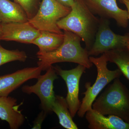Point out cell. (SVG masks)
<instances>
[{
  "label": "cell",
  "instance_id": "6da1fadb",
  "mask_svg": "<svg viewBox=\"0 0 129 129\" xmlns=\"http://www.w3.org/2000/svg\"><path fill=\"white\" fill-rule=\"evenodd\" d=\"M71 11L58 21L60 29L73 32L84 42L85 48L89 50L94 44L100 22L90 11L84 0H75Z\"/></svg>",
  "mask_w": 129,
  "mask_h": 129
},
{
  "label": "cell",
  "instance_id": "7a4b0ae2",
  "mask_svg": "<svg viewBox=\"0 0 129 129\" xmlns=\"http://www.w3.org/2000/svg\"><path fill=\"white\" fill-rule=\"evenodd\" d=\"M63 31V42L56 50L46 53L37 52L38 66L42 71H46L54 63L70 62L90 68L93 63L90 61L88 50L81 46L80 37L73 32Z\"/></svg>",
  "mask_w": 129,
  "mask_h": 129
},
{
  "label": "cell",
  "instance_id": "3957f363",
  "mask_svg": "<svg viewBox=\"0 0 129 129\" xmlns=\"http://www.w3.org/2000/svg\"><path fill=\"white\" fill-rule=\"evenodd\" d=\"M119 78L114 80L95 99L92 109L103 115H114L129 123V90Z\"/></svg>",
  "mask_w": 129,
  "mask_h": 129
},
{
  "label": "cell",
  "instance_id": "277c9868",
  "mask_svg": "<svg viewBox=\"0 0 129 129\" xmlns=\"http://www.w3.org/2000/svg\"><path fill=\"white\" fill-rule=\"evenodd\" d=\"M90 61L94 64L97 71L96 80L94 84L91 86V83H86V90L83 92L84 97L81 102L80 107L77 113L79 117L82 118L86 113L92 109L93 102L100 92L109 83L114 79L119 78L122 73L119 69L109 70L107 68V58L104 53L99 57L90 56Z\"/></svg>",
  "mask_w": 129,
  "mask_h": 129
},
{
  "label": "cell",
  "instance_id": "5b68a950",
  "mask_svg": "<svg viewBox=\"0 0 129 129\" xmlns=\"http://www.w3.org/2000/svg\"><path fill=\"white\" fill-rule=\"evenodd\" d=\"M71 11V8L64 6L56 0H41L37 13L28 22L38 30L62 34L57 22Z\"/></svg>",
  "mask_w": 129,
  "mask_h": 129
},
{
  "label": "cell",
  "instance_id": "8992f818",
  "mask_svg": "<svg viewBox=\"0 0 129 129\" xmlns=\"http://www.w3.org/2000/svg\"><path fill=\"white\" fill-rule=\"evenodd\" d=\"M129 43V32L123 35L115 34L110 28L109 19L100 18L94 42L88 54L98 56L111 50L127 47Z\"/></svg>",
  "mask_w": 129,
  "mask_h": 129
},
{
  "label": "cell",
  "instance_id": "52a82bcc",
  "mask_svg": "<svg viewBox=\"0 0 129 129\" xmlns=\"http://www.w3.org/2000/svg\"><path fill=\"white\" fill-rule=\"evenodd\" d=\"M54 67L51 66L43 75H41L37 78V83L34 85H24L22 88L25 94H35L41 101V107L47 114L52 112V107L55 96L53 91V82L58 78Z\"/></svg>",
  "mask_w": 129,
  "mask_h": 129
},
{
  "label": "cell",
  "instance_id": "ba28073f",
  "mask_svg": "<svg viewBox=\"0 0 129 129\" xmlns=\"http://www.w3.org/2000/svg\"><path fill=\"white\" fill-rule=\"evenodd\" d=\"M54 68L57 75L62 78L67 85L68 93L65 99L71 115L74 117L80 106L79 98L80 81L86 68L78 64L76 68L69 70H63L58 66Z\"/></svg>",
  "mask_w": 129,
  "mask_h": 129
},
{
  "label": "cell",
  "instance_id": "9c48e42d",
  "mask_svg": "<svg viewBox=\"0 0 129 129\" xmlns=\"http://www.w3.org/2000/svg\"><path fill=\"white\" fill-rule=\"evenodd\" d=\"M85 3L93 14L100 18L113 19L118 25L127 27L128 14L127 10H123L118 6L117 0H84Z\"/></svg>",
  "mask_w": 129,
  "mask_h": 129
},
{
  "label": "cell",
  "instance_id": "30bf717a",
  "mask_svg": "<svg viewBox=\"0 0 129 129\" xmlns=\"http://www.w3.org/2000/svg\"><path fill=\"white\" fill-rule=\"evenodd\" d=\"M40 34V30L32 26L28 21L2 23L1 40L31 44Z\"/></svg>",
  "mask_w": 129,
  "mask_h": 129
},
{
  "label": "cell",
  "instance_id": "8fae6325",
  "mask_svg": "<svg viewBox=\"0 0 129 129\" xmlns=\"http://www.w3.org/2000/svg\"><path fill=\"white\" fill-rule=\"evenodd\" d=\"M42 71L41 68L38 66L25 68L12 73L0 76V97L8 96L26 81L37 79Z\"/></svg>",
  "mask_w": 129,
  "mask_h": 129
},
{
  "label": "cell",
  "instance_id": "7c38bea8",
  "mask_svg": "<svg viewBox=\"0 0 129 129\" xmlns=\"http://www.w3.org/2000/svg\"><path fill=\"white\" fill-rule=\"evenodd\" d=\"M16 98L0 97V119L8 123L11 129H18L23 124L25 117L19 109L23 104H18Z\"/></svg>",
  "mask_w": 129,
  "mask_h": 129
},
{
  "label": "cell",
  "instance_id": "4fadbf2b",
  "mask_svg": "<svg viewBox=\"0 0 129 129\" xmlns=\"http://www.w3.org/2000/svg\"><path fill=\"white\" fill-rule=\"evenodd\" d=\"M85 115L90 129H129V123L115 115L106 116L92 109Z\"/></svg>",
  "mask_w": 129,
  "mask_h": 129
},
{
  "label": "cell",
  "instance_id": "5bb4252c",
  "mask_svg": "<svg viewBox=\"0 0 129 129\" xmlns=\"http://www.w3.org/2000/svg\"><path fill=\"white\" fill-rule=\"evenodd\" d=\"M28 21L25 11L19 4L9 0H0L1 23L26 22Z\"/></svg>",
  "mask_w": 129,
  "mask_h": 129
},
{
  "label": "cell",
  "instance_id": "9a60e30c",
  "mask_svg": "<svg viewBox=\"0 0 129 129\" xmlns=\"http://www.w3.org/2000/svg\"><path fill=\"white\" fill-rule=\"evenodd\" d=\"M40 35L32 42V44L38 47V53H44L55 50L62 45L64 34L49 31L40 30Z\"/></svg>",
  "mask_w": 129,
  "mask_h": 129
},
{
  "label": "cell",
  "instance_id": "2e32d148",
  "mask_svg": "<svg viewBox=\"0 0 129 129\" xmlns=\"http://www.w3.org/2000/svg\"><path fill=\"white\" fill-rule=\"evenodd\" d=\"M52 112L56 114L59 123L67 129H78L77 125L73 119L66 99L60 95H56L52 107Z\"/></svg>",
  "mask_w": 129,
  "mask_h": 129
},
{
  "label": "cell",
  "instance_id": "e0dca14e",
  "mask_svg": "<svg viewBox=\"0 0 129 129\" xmlns=\"http://www.w3.org/2000/svg\"><path fill=\"white\" fill-rule=\"evenodd\" d=\"M108 62L117 66L122 74L129 81V50L127 47L111 50L105 52Z\"/></svg>",
  "mask_w": 129,
  "mask_h": 129
},
{
  "label": "cell",
  "instance_id": "ac0fdd59",
  "mask_svg": "<svg viewBox=\"0 0 129 129\" xmlns=\"http://www.w3.org/2000/svg\"><path fill=\"white\" fill-rule=\"evenodd\" d=\"M27 58V54L24 51L18 50H10L0 45V66L14 61L25 62Z\"/></svg>",
  "mask_w": 129,
  "mask_h": 129
},
{
  "label": "cell",
  "instance_id": "d6986e66",
  "mask_svg": "<svg viewBox=\"0 0 129 129\" xmlns=\"http://www.w3.org/2000/svg\"><path fill=\"white\" fill-rule=\"evenodd\" d=\"M25 11L29 19L33 18L36 14L41 2L40 0H14Z\"/></svg>",
  "mask_w": 129,
  "mask_h": 129
},
{
  "label": "cell",
  "instance_id": "ffe728a7",
  "mask_svg": "<svg viewBox=\"0 0 129 129\" xmlns=\"http://www.w3.org/2000/svg\"><path fill=\"white\" fill-rule=\"evenodd\" d=\"M47 114L42 111L37 115L34 123V125L32 129H41L42 124L46 118Z\"/></svg>",
  "mask_w": 129,
  "mask_h": 129
},
{
  "label": "cell",
  "instance_id": "44dd1931",
  "mask_svg": "<svg viewBox=\"0 0 129 129\" xmlns=\"http://www.w3.org/2000/svg\"><path fill=\"white\" fill-rule=\"evenodd\" d=\"M56 1L64 6L70 8L72 7L75 1V0H56Z\"/></svg>",
  "mask_w": 129,
  "mask_h": 129
},
{
  "label": "cell",
  "instance_id": "7402d4cb",
  "mask_svg": "<svg viewBox=\"0 0 129 129\" xmlns=\"http://www.w3.org/2000/svg\"><path fill=\"white\" fill-rule=\"evenodd\" d=\"M120 3L124 4L127 8V11L128 14V19L129 20V0H119ZM127 48L129 50V43Z\"/></svg>",
  "mask_w": 129,
  "mask_h": 129
},
{
  "label": "cell",
  "instance_id": "603a6c76",
  "mask_svg": "<svg viewBox=\"0 0 129 129\" xmlns=\"http://www.w3.org/2000/svg\"><path fill=\"white\" fill-rule=\"evenodd\" d=\"M1 34H2V23H1V22H0V41L1 40Z\"/></svg>",
  "mask_w": 129,
  "mask_h": 129
}]
</instances>
